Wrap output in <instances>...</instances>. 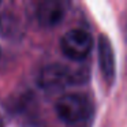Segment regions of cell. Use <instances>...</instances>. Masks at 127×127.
Here are the masks:
<instances>
[{
    "mask_svg": "<svg viewBox=\"0 0 127 127\" xmlns=\"http://www.w3.org/2000/svg\"><path fill=\"white\" fill-rule=\"evenodd\" d=\"M98 63L100 70L108 85H112L116 77V62L115 52L107 36L101 34L98 37Z\"/></svg>",
    "mask_w": 127,
    "mask_h": 127,
    "instance_id": "obj_4",
    "label": "cell"
},
{
    "mask_svg": "<svg viewBox=\"0 0 127 127\" xmlns=\"http://www.w3.org/2000/svg\"><path fill=\"white\" fill-rule=\"evenodd\" d=\"M88 79V74L83 70H72L64 64H48L40 70L37 83L40 88L53 90L63 89L71 85H79Z\"/></svg>",
    "mask_w": 127,
    "mask_h": 127,
    "instance_id": "obj_2",
    "label": "cell"
},
{
    "mask_svg": "<svg viewBox=\"0 0 127 127\" xmlns=\"http://www.w3.org/2000/svg\"><path fill=\"white\" fill-rule=\"evenodd\" d=\"M0 53H1V51H0Z\"/></svg>",
    "mask_w": 127,
    "mask_h": 127,
    "instance_id": "obj_7",
    "label": "cell"
},
{
    "mask_svg": "<svg viewBox=\"0 0 127 127\" xmlns=\"http://www.w3.org/2000/svg\"><path fill=\"white\" fill-rule=\"evenodd\" d=\"M0 4H1V1H0Z\"/></svg>",
    "mask_w": 127,
    "mask_h": 127,
    "instance_id": "obj_6",
    "label": "cell"
},
{
    "mask_svg": "<svg viewBox=\"0 0 127 127\" xmlns=\"http://www.w3.org/2000/svg\"><path fill=\"white\" fill-rule=\"evenodd\" d=\"M55 112L63 123L68 126H77L88 120L90 113L93 112V104L83 93H66L58 98L55 104Z\"/></svg>",
    "mask_w": 127,
    "mask_h": 127,
    "instance_id": "obj_1",
    "label": "cell"
},
{
    "mask_svg": "<svg viewBox=\"0 0 127 127\" xmlns=\"http://www.w3.org/2000/svg\"><path fill=\"white\" fill-rule=\"evenodd\" d=\"M94 40L89 32L83 29H71L63 34L60 40L62 53L72 62H82L90 55Z\"/></svg>",
    "mask_w": 127,
    "mask_h": 127,
    "instance_id": "obj_3",
    "label": "cell"
},
{
    "mask_svg": "<svg viewBox=\"0 0 127 127\" xmlns=\"http://www.w3.org/2000/svg\"><path fill=\"white\" fill-rule=\"evenodd\" d=\"M66 3L58 0H45L37 6V19L44 28H53L59 25L66 15Z\"/></svg>",
    "mask_w": 127,
    "mask_h": 127,
    "instance_id": "obj_5",
    "label": "cell"
}]
</instances>
